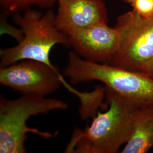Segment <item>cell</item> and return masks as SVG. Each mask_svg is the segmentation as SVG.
<instances>
[{
    "label": "cell",
    "instance_id": "obj_6",
    "mask_svg": "<svg viewBox=\"0 0 153 153\" xmlns=\"http://www.w3.org/2000/svg\"><path fill=\"white\" fill-rule=\"evenodd\" d=\"M0 83L22 93L45 96L55 93L61 84L79 99L83 93L70 86L59 73L37 61H21L0 69Z\"/></svg>",
    "mask_w": 153,
    "mask_h": 153
},
{
    "label": "cell",
    "instance_id": "obj_13",
    "mask_svg": "<svg viewBox=\"0 0 153 153\" xmlns=\"http://www.w3.org/2000/svg\"><path fill=\"white\" fill-rule=\"evenodd\" d=\"M123 1H126V0H123Z\"/></svg>",
    "mask_w": 153,
    "mask_h": 153
},
{
    "label": "cell",
    "instance_id": "obj_5",
    "mask_svg": "<svg viewBox=\"0 0 153 153\" xmlns=\"http://www.w3.org/2000/svg\"><path fill=\"white\" fill-rule=\"evenodd\" d=\"M119 47L108 64L142 73L153 58V18L132 10L117 18Z\"/></svg>",
    "mask_w": 153,
    "mask_h": 153
},
{
    "label": "cell",
    "instance_id": "obj_10",
    "mask_svg": "<svg viewBox=\"0 0 153 153\" xmlns=\"http://www.w3.org/2000/svg\"><path fill=\"white\" fill-rule=\"evenodd\" d=\"M56 0H0L1 5L6 12L26 10L32 5L40 7H49L53 5Z\"/></svg>",
    "mask_w": 153,
    "mask_h": 153
},
{
    "label": "cell",
    "instance_id": "obj_8",
    "mask_svg": "<svg viewBox=\"0 0 153 153\" xmlns=\"http://www.w3.org/2000/svg\"><path fill=\"white\" fill-rule=\"evenodd\" d=\"M57 1L55 25L67 36L76 31L107 23V10L102 0Z\"/></svg>",
    "mask_w": 153,
    "mask_h": 153
},
{
    "label": "cell",
    "instance_id": "obj_2",
    "mask_svg": "<svg viewBox=\"0 0 153 153\" xmlns=\"http://www.w3.org/2000/svg\"><path fill=\"white\" fill-rule=\"evenodd\" d=\"M64 73L74 84L98 81L140 106H153V78L144 73L87 60L73 52Z\"/></svg>",
    "mask_w": 153,
    "mask_h": 153
},
{
    "label": "cell",
    "instance_id": "obj_4",
    "mask_svg": "<svg viewBox=\"0 0 153 153\" xmlns=\"http://www.w3.org/2000/svg\"><path fill=\"white\" fill-rule=\"evenodd\" d=\"M55 16L52 10L42 15L40 11L30 9L23 16L15 14L13 19L22 29L23 37L16 46L1 50V67L31 60L57 69L50 60L51 49L56 44L70 45L68 37L56 27Z\"/></svg>",
    "mask_w": 153,
    "mask_h": 153
},
{
    "label": "cell",
    "instance_id": "obj_7",
    "mask_svg": "<svg viewBox=\"0 0 153 153\" xmlns=\"http://www.w3.org/2000/svg\"><path fill=\"white\" fill-rule=\"evenodd\" d=\"M69 45L77 55L87 60L109 64L119 47L121 33L107 23H99L68 36Z\"/></svg>",
    "mask_w": 153,
    "mask_h": 153
},
{
    "label": "cell",
    "instance_id": "obj_1",
    "mask_svg": "<svg viewBox=\"0 0 153 153\" xmlns=\"http://www.w3.org/2000/svg\"><path fill=\"white\" fill-rule=\"evenodd\" d=\"M108 109L97 111L91 125L76 129L66 153H116L126 144L134 130L142 107L105 86Z\"/></svg>",
    "mask_w": 153,
    "mask_h": 153
},
{
    "label": "cell",
    "instance_id": "obj_11",
    "mask_svg": "<svg viewBox=\"0 0 153 153\" xmlns=\"http://www.w3.org/2000/svg\"><path fill=\"white\" fill-rule=\"evenodd\" d=\"M133 10L145 18H153V0H126Z\"/></svg>",
    "mask_w": 153,
    "mask_h": 153
},
{
    "label": "cell",
    "instance_id": "obj_12",
    "mask_svg": "<svg viewBox=\"0 0 153 153\" xmlns=\"http://www.w3.org/2000/svg\"><path fill=\"white\" fill-rule=\"evenodd\" d=\"M142 73H144L148 76L153 78V58L148 64L144 71H142Z\"/></svg>",
    "mask_w": 153,
    "mask_h": 153
},
{
    "label": "cell",
    "instance_id": "obj_9",
    "mask_svg": "<svg viewBox=\"0 0 153 153\" xmlns=\"http://www.w3.org/2000/svg\"><path fill=\"white\" fill-rule=\"evenodd\" d=\"M153 147V106L143 108L121 153H146Z\"/></svg>",
    "mask_w": 153,
    "mask_h": 153
},
{
    "label": "cell",
    "instance_id": "obj_3",
    "mask_svg": "<svg viewBox=\"0 0 153 153\" xmlns=\"http://www.w3.org/2000/svg\"><path fill=\"white\" fill-rule=\"evenodd\" d=\"M68 105L56 99L46 98L35 94H22L19 98L7 100L0 98V153H25V143L28 133L49 139L57 132L42 131L27 126L33 116L44 114L54 110H65Z\"/></svg>",
    "mask_w": 153,
    "mask_h": 153
}]
</instances>
